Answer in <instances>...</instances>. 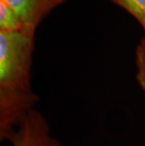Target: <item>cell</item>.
I'll return each mask as SVG.
<instances>
[{
	"label": "cell",
	"instance_id": "1",
	"mask_svg": "<svg viewBox=\"0 0 145 146\" xmlns=\"http://www.w3.org/2000/svg\"><path fill=\"white\" fill-rule=\"evenodd\" d=\"M34 35L0 31V139L9 141L35 110L31 87Z\"/></svg>",
	"mask_w": 145,
	"mask_h": 146
},
{
	"label": "cell",
	"instance_id": "2",
	"mask_svg": "<svg viewBox=\"0 0 145 146\" xmlns=\"http://www.w3.org/2000/svg\"><path fill=\"white\" fill-rule=\"evenodd\" d=\"M11 146H63L40 111L34 110L9 139Z\"/></svg>",
	"mask_w": 145,
	"mask_h": 146
},
{
	"label": "cell",
	"instance_id": "3",
	"mask_svg": "<svg viewBox=\"0 0 145 146\" xmlns=\"http://www.w3.org/2000/svg\"><path fill=\"white\" fill-rule=\"evenodd\" d=\"M13 9L22 22L24 32L35 34L42 17L53 9L50 0H5Z\"/></svg>",
	"mask_w": 145,
	"mask_h": 146
},
{
	"label": "cell",
	"instance_id": "4",
	"mask_svg": "<svg viewBox=\"0 0 145 146\" xmlns=\"http://www.w3.org/2000/svg\"><path fill=\"white\" fill-rule=\"evenodd\" d=\"M0 31L24 32V27L19 16L5 0H0Z\"/></svg>",
	"mask_w": 145,
	"mask_h": 146
},
{
	"label": "cell",
	"instance_id": "5",
	"mask_svg": "<svg viewBox=\"0 0 145 146\" xmlns=\"http://www.w3.org/2000/svg\"><path fill=\"white\" fill-rule=\"evenodd\" d=\"M138 20L145 32V0H111Z\"/></svg>",
	"mask_w": 145,
	"mask_h": 146
},
{
	"label": "cell",
	"instance_id": "6",
	"mask_svg": "<svg viewBox=\"0 0 145 146\" xmlns=\"http://www.w3.org/2000/svg\"><path fill=\"white\" fill-rule=\"evenodd\" d=\"M136 66H137V79L138 86L145 92V38L141 40L136 52Z\"/></svg>",
	"mask_w": 145,
	"mask_h": 146
},
{
	"label": "cell",
	"instance_id": "7",
	"mask_svg": "<svg viewBox=\"0 0 145 146\" xmlns=\"http://www.w3.org/2000/svg\"><path fill=\"white\" fill-rule=\"evenodd\" d=\"M65 1V0H51V4H52V7H56L58 4H60V3Z\"/></svg>",
	"mask_w": 145,
	"mask_h": 146
}]
</instances>
